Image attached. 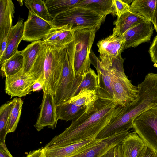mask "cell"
<instances>
[{
	"label": "cell",
	"mask_w": 157,
	"mask_h": 157,
	"mask_svg": "<svg viewBox=\"0 0 157 157\" xmlns=\"http://www.w3.org/2000/svg\"><path fill=\"white\" fill-rule=\"evenodd\" d=\"M126 131L116 134L100 141L72 157H101L111 148L121 145L130 132Z\"/></svg>",
	"instance_id": "15"
},
{
	"label": "cell",
	"mask_w": 157,
	"mask_h": 157,
	"mask_svg": "<svg viewBox=\"0 0 157 157\" xmlns=\"http://www.w3.org/2000/svg\"><path fill=\"white\" fill-rule=\"evenodd\" d=\"M17 98L2 105L0 108V143L5 142L6 127L11 111Z\"/></svg>",
	"instance_id": "27"
},
{
	"label": "cell",
	"mask_w": 157,
	"mask_h": 157,
	"mask_svg": "<svg viewBox=\"0 0 157 157\" xmlns=\"http://www.w3.org/2000/svg\"><path fill=\"white\" fill-rule=\"evenodd\" d=\"M101 157H114V147L110 149Z\"/></svg>",
	"instance_id": "41"
},
{
	"label": "cell",
	"mask_w": 157,
	"mask_h": 157,
	"mask_svg": "<svg viewBox=\"0 0 157 157\" xmlns=\"http://www.w3.org/2000/svg\"><path fill=\"white\" fill-rule=\"evenodd\" d=\"M81 0H44L49 13L54 18L58 14L74 8Z\"/></svg>",
	"instance_id": "25"
},
{
	"label": "cell",
	"mask_w": 157,
	"mask_h": 157,
	"mask_svg": "<svg viewBox=\"0 0 157 157\" xmlns=\"http://www.w3.org/2000/svg\"><path fill=\"white\" fill-rule=\"evenodd\" d=\"M23 101L20 98H17L10 113L6 127L8 134L15 130L20 120Z\"/></svg>",
	"instance_id": "28"
},
{
	"label": "cell",
	"mask_w": 157,
	"mask_h": 157,
	"mask_svg": "<svg viewBox=\"0 0 157 157\" xmlns=\"http://www.w3.org/2000/svg\"><path fill=\"white\" fill-rule=\"evenodd\" d=\"M26 157H46L44 147L30 151Z\"/></svg>",
	"instance_id": "35"
},
{
	"label": "cell",
	"mask_w": 157,
	"mask_h": 157,
	"mask_svg": "<svg viewBox=\"0 0 157 157\" xmlns=\"http://www.w3.org/2000/svg\"><path fill=\"white\" fill-rule=\"evenodd\" d=\"M43 45L42 40L34 41L28 45L24 50L21 51L24 58L22 70L24 73L29 74Z\"/></svg>",
	"instance_id": "23"
},
{
	"label": "cell",
	"mask_w": 157,
	"mask_h": 157,
	"mask_svg": "<svg viewBox=\"0 0 157 157\" xmlns=\"http://www.w3.org/2000/svg\"><path fill=\"white\" fill-rule=\"evenodd\" d=\"M97 31L85 29L75 31L73 40L65 45L74 75L82 78L91 69L90 54Z\"/></svg>",
	"instance_id": "3"
},
{
	"label": "cell",
	"mask_w": 157,
	"mask_h": 157,
	"mask_svg": "<svg viewBox=\"0 0 157 157\" xmlns=\"http://www.w3.org/2000/svg\"><path fill=\"white\" fill-rule=\"evenodd\" d=\"M146 146L135 132L129 133L121 144L123 157H137Z\"/></svg>",
	"instance_id": "20"
},
{
	"label": "cell",
	"mask_w": 157,
	"mask_h": 157,
	"mask_svg": "<svg viewBox=\"0 0 157 157\" xmlns=\"http://www.w3.org/2000/svg\"><path fill=\"white\" fill-rule=\"evenodd\" d=\"M97 75L91 69L84 76L78 90V94L80 91L84 89L95 90L97 92Z\"/></svg>",
	"instance_id": "29"
},
{
	"label": "cell",
	"mask_w": 157,
	"mask_h": 157,
	"mask_svg": "<svg viewBox=\"0 0 157 157\" xmlns=\"http://www.w3.org/2000/svg\"><path fill=\"white\" fill-rule=\"evenodd\" d=\"M121 56L113 59L110 64L114 101L118 105L125 107L135 101L138 97V86L133 85L125 74Z\"/></svg>",
	"instance_id": "4"
},
{
	"label": "cell",
	"mask_w": 157,
	"mask_h": 157,
	"mask_svg": "<svg viewBox=\"0 0 157 157\" xmlns=\"http://www.w3.org/2000/svg\"><path fill=\"white\" fill-rule=\"evenodd\" d=\"M24 27L23 19L20 18L9 32L7 36L6 49L0 57V64L18 51V45L23 39Z\"/></svg>",
	"instance_id": "17"
},
{
	"label": "cell",
	"mask_w": 157,
	"mask_h": 157,
	"mask_svg": "<svg viewBox=\"0 0 157 157\" xmlns=\"http://www.w3.org/2000/svg\"><path fill=\"white\" fill-rule=\"evenodd\" d=\"M36 81L31 75L24 73L22 70L6 78L5 93L11 97L25 96L32 91V86Z\"/></svg>",
	"instance_id": "11"
},
{
	"label": "cell",
	"mask_w": 157,
	"mask_h": 157,
	"mask_svg": "<svg viewBox=\"0 0 157 157\" xmlns=\"http://www.w3.org/2000/svg\"><path fill=\"white\" fill-rule=\"evenodd\" d=\"M102 139H90L64 147L44 149L46 157H72L81 153Z\"/></svg>",
	"instance_id": "16"
},
{
	"label": "cell",
	"mask_w": 157,
	"mask_h": 157,
	"mask_svg": "<svg viewBox=\"0 0 157 157\" xmlns=\"http://www.w3.org/2000/svg\"><path fill=\"white\" fill-rule=\"evenodd\" d=\"M155 107H156V108H157V104H156V106H155Z\"/></svg>",
	"instance_id": "42"
},
{
	"label": "cell",
	"mask_w": 157,
	"mask_h": 157,
	"mask_svg": "<svg viewBox=\"0 0 157 157\" xmlns=\"http://www.w3.org/2000/svg\"><path fill=\"white\" fill-rule=\"evenodd\" d=\"M90 57L91 64L95 67L97 72V93L98 98L114 101L110 73V64L112 62L101 61L91 51Z\"/></svg>",
	"instance_id": "9"
},
{
	"label": "cell",
	"mask_w": 157,
	"mask_h": 157,
	"mask_svg": "<svg viewBox=\"0 0 157 157\" xmlns=\"http://www.w3.org/2000/svg\"><path fill=\"white\" fill-rule=\"evenodd\" d=\"M7 36L5 37L2 42L0 43V57L2 55L6 49L7 45Z\"/></svg>",
	"instance_id": "37"
},
{
	"label": "cell",
	"mask_w": 157,
	"mask_h": 157,
	"mask_svg": "<svg viewBox=\"0 0 157 157\" xmlns=\"http://www.w3.org/2000/svg\"><path fill=\"white\" fill-rule=\"evenodd\" d=\"M75 7L87 9L105 17L109 14H117L112 0H81Z\"/></svg>",
	"instance_id": "19"
},
{
	"label": "cell",
	"mask_w": 157,
	"mask_h": 157,
	"mask_svg": "<svg viewBox=\"0 0 157 157\" xmlns=\"http://www.w3.org/2000/svg\"><path fill=\"white\" fill-rule=\"evenodd\" d=\"M75 31L71 28L64 31L60 33L52 44L65 45L73 40Z\"/></svg>",
	"instance_id": "31"
},
{
	"label": "cell",
	"mask_w": 157,
	"mask_h": 157,
	"mask_svg": "<svg viewBox=\"0 0 157 157\" xmlns=\"http://www.w3.org/2000/svg\"><path fill=\"white\" fill-rule=\"evenodd\" d=\"M42 88L43 85L42 83L39 81H36L32 86V91H38L42 89Z\"/></svg>",
	"instance_id": "39"
},
{
	"label": "cell",
	"mask_w": 157,
	"mask_h": 157,
	"mask_svg": "<svg viewBox=\"0 0 157 157\" xmlns=\"http://www.w3.org/2000/svg\"><path fill=\"white\" fill-rule=\"evenodd\" d=\"M56 106L54 95L50 93L43 92L40 112L34 125L37 131L46 126L53 129L56 128L58 121Z\"/></svg>",
	"instance_id": "12"
},
{
	"label": "cell",
	"mask_w": 157,
	"mask_h": 157,
	"mask_svg": "<svg viewBox=\"0 0 157 157\" xmlns=\"http://www.w3.org/2000/svg\"><path fill=\"white\" fill-rule=\"evenodd\" d=\"M66 53L65 45H43L29 74L42 83L43 92L55 95Z\"/></svg>",
	"instance_id": "2"
},
{
	"label": "cell",
	"mask_w": 157,
	"mask_h": 157,
	"mask_svg": "<svg viewBox=\"0 0 157 157\" xmlns=\"http://www.w3.org/2000/svg\"><path fill=\"white\" fill-rule=\"evenodd\" d=\"M113 6L117 15V18L129 11L130 5L123 0H112Z\"/></svg>",
	"instance_id": "32"
},
{
	"label": "cell",
	"mask_w": 157,
	"mask_h": 157,
	"mask_svg": "<svg viewBox=\"0 0 157 157\" xmlns=\"http://www.w3.org/2000/svg\"><path fill=\"white\" fill-rule=\"evenodd\" d=\"M152 23L154 25V29L157 33V2L156 4Z\"/></svg>",
	"instance_id": "40"
},
{
	"label": "cell",
	"mask_w": 157,
	"mask_h": 157,
	"mask_svg": "<svg viewBox=\"0 0 157 157\" xmlns=\"http://www.w3.org/2000/svg\"><path fill=\"white\" fill-rule=\"evenodd\" d=\"M146 21L143 18L129 11L117 18L114 22L115 27L112 34L117 36H121L130 29Z\"/></svg>",
	"instance_id": "21"
},
{
	"label": "cell",
	"mask_w": 157,
	"mask_h": 157,
	"mask_svg": "<svg viewBox=\"0 0 157 157\" xmlns=\"http://www.w3.org/2000/svg\"><path fill=\"white\" fill-rule=\"evenodd\" d=\"M105 17L87 9L74 7L58 14L52 22L56 27L69 25L75 31L85 29L97 31Z\"/></svg>",
	"instance_id": "5"
},
{
	"label": "cell",
	"mask_w": 157,
	"mask_h": 157,
	"mask_svg": "<svg viewBox=\"0 0 157 157\" xmlns=\"http://www.w3.org/2000/svg\"><path fill=\"white\" fill-rule=\"evenodd\" d=\"M98 98L95 90L84 89L68 101L56 106L57 120H75L92 107Z\"/></svg>",
	"instance_id": "6"
},
{
	"label": "cell",
	"mask_w": 157,
	"mask_h": 157,
	"mask_svg": "<svg viewBox=\"0 0 157 157\" xmlns=\"http://www.w3.org/2000/svg\"><path fill=\"white\" fill-rule=\"evenodd\" d=\"M157 2V0H134L129 11L152 22Z\"/></svg>",
	"instance_id": "22"
},
{
	"label": "cell",
	"mask_w": 157,
	"mask_h": 157,
	"mask_svg": "<svg viewBox=\"0 0 157 157\" xmlns=\"http://www.w3.org/2000/svg\"><path fill=\"white\" fill-rule=\"evenodd\" d=\"M70 28L72 29L71 27L69 25L61 27H53L45 37L41 40L43 44H44L47 43L51 44L53 43L62 32Z\"/></svg>",
	"instance_id": "30"
},
{
	"label": "cell",
	"mask_w": 157,
	"mask_h": 157,
	"mask_svg": "<svg viewBox=\"0 0 157 157\" xmlns=\"http://www.w3.org/2000/svg\"><path fill=\"white\" fill-rule=\"evenodd\" d=\"M54 27L52 21L44 20L30 11L24 23L22 40L33 42L42 40Z\"/></svg>",
	"instance_id": "10"
},
{
	"label": "cell",
	"mask_w": 157,
	"mask_h": 157,
	"mask_svg": "<svg viewBox=\"0 0 157 157\" xmlns=\"http://www.w3.org/2000/svg\"><path fill=\"white\" fill-rule=\"evenodd\" d=\"M114 157H123L121 144L114 147Z\"/></svg>",
	"instance_id": "38"
},
{
	"label": "cell",
	"mask_w": 157,
	"mask_h": 157,
	"mask_svg": "<svg viewBox=\"0 0 157 157\" xmlns=\"http://www.w3.org/2000/svg\"><path fill=\"white\" fill-rule=\"evenodd\" d=\"M24 58L21 51H18L14 55L0 64L1 73L3 77L13 75L22 70Z\"/></svg>",
	"instance_id": "24"
},
{
	"label": "cell",
	"mask_w": 157,
	"mask_h": 157,
	"mask_svg": "<svg viewBox=\"0 0 157 157\" xmlns=\"http://www.w3.org/2000/svg\"><path fill=\"white\" fill-rule=\"evenodd\" d=\"M83 78L78 79L75 77L66 52L62 73L54 96L56 105L65 103L77 94Z\"/></svg>",
	"instance_id": "8"
},
{
	"label": "cell",
	"mask_w": 157,
	"mask_h": 157,
	"mask_svg": "<svg viewBox=\"0 0 157 157\" xmlns=\"http://www.w3.org/2000/svg\"><path fill=\"white\" fill-rule=\"evenodd\" d=\"M24 2L29 11L44 20L52 21L53 18L49 13L44 0H26Z\"/></svg>",
	"instance_id": "26"
},
{
	"label": "cell",
	"mask_w": 157,
	"mask_h": 157,
	"mask_svg": "<svg viewBox=\"0 0 157 157\" xmlns=\"http://www.w3.org/2000/svg\"><path fill=\"white\" fill-rule=\"evenodd\" d=\"M0 157H13L7 148L5 142L0 143Z\"/></svg>",
	"instance_id": "36"
},
{
	"label": "cell",
	"mask_w": 157,
	"mask_h": 157,
	"mask_svg": "<svg viewBox=\"0 0 157 157\" xmlns=\"http://www.w3.org/2000/svg\"><path fill=\"white\" fill-rule=\"evenodd\" d=\"M154 29L152 23L147 21L129 29L122 35L125 40V49L136 47L142 43L150 41Z\"/></svg>",
	"instance_id": "14"
},
{
	"label": "cell",
	"mask_w": 157,
	"mask_h": 157,
	"mask_svg": "<svg viewBox=\"0 0 157 157\" xmlns=\"http://www.w3.org/2000/svg\"><path fill=\"white\" fill-rule=\"evenodd\" d=\"M122 107L117 105L113 100L98 98L92 107L72 121L69 126L55 136L44 148L62 147L96 138L100 132L120 113Z\"/></svg>",
	"instance_id": "1"
},
{
	"label": "cell",
	"mask_w": 157,
	"mask_h": 157,
	"mask_svg": "<svg viewBox=\"0 0 157 157\" xmlns=\"http://www.w3.org/2000/svg\"><path fill=\"white\" fill-rule=\"evenodd\" d=\"M132 128L146 146L157 153V109L155 106L137 116L133 121Z\"/></svg>",
	"instance_id": "7"
},
{
	"label": "cell",
	"mask_w": 157,
	"mask_h": 157,
	"mask_svg": "<svg viewBox=\"0 0 157 157\" xmlns=\"http://www.w3.org/2000/svg\"><path fill=\"white\" fill-rule=\"evenodd\" d=\"M137 157H157V153L153 150L146 146Z\"/></svg>",
	"instance_id": "34"
},
{
	"label": "cell",
	"mask_w": 157,
	"mask_h": 157,
	"mask_svg": "<svg viewBox=\"0 0 157 157\" xmlns=\"http://www.w3.org/2000/svg\"><path fill=\"white\" fill-rule=\"evenodd\" d=\"M15 6L11 0H0V43L13 27Z\"/></svg>",
	"instance_id": "18"
},
{
	"label": "cell",
	"mask_w": 157,
	"mask_h": 157,
	"mask_svg": "<svg viewBox=\"0 0 157 157\" xmlns=\"http://www.w3.org/2000/svg\"><path fill=\"white\" fill-rule=\"evenodd\" d=\"M97 45L100 60L111 62L121 56L125 49V40L123 35L117 36L112 34L98 41Z\"/></svg>",
	"instance_id": "13"
},
{
	"label": "cell",
	"mask_w": 157,
	"mask_h": 157,
	"mask_svg": "<svg viewBox=\"0 0 157 157\" xmlns=\"http://www.w3.org/2000/svg\"><path fill=\"white\" fill-rule=\"evenodd\" d=\"M148 52L151 61L157 64V35L154 38L150 47Z\"/></svg>",
	"instance_id": "33"
}]
</instances>
